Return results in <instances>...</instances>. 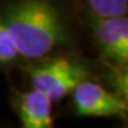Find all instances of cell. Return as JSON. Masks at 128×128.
Segmentation results:
<instances>
[{"label":"cell","mask_w":128,"mask_h":128,"mask_svg":"<svg viewBox=\"0 0 128 128\" xmlns=\"http://www.w3.org/2000/svg\"><path fill=\"white\" fill-rule=\"evenodd\" d=\"M102 65L87 52L70 51L24 64L19 70L26 88L45 94L54 104L65 101L84 81H97Z\"/></svg>","instance_id":"obj_2"},{"label":"cell","mask_w":128,"mask_h":128,"mask_svg":"<svg viewBox=\"0 0 128 128\" xmlns=\"http://www.w3.org/2000/svg\"><path fill=\"white\" fill-rule=\"evenodd\" d=\"M0 128H10V127H7V126H5V124H0Z\"/></svg>","instance_id":"obj_8"},{"label":"cell","mask_w":128,"mask_h":128,"mask_svg":"<svg viewBox=\"0 0 128 128\" xmlns=\"http://www.w3.org/2000/svg\"><path fill=\"white\" fill-rule=\"evenodd\" d=\"M0 19L25 64L58 54H92L76 0H0Z\"/></svg>","instance_id":"obj_1"},{"label":"cell","mask_w":128,"mask_h":128,"mask_svg":"<svg viewBox=\"0 0 128 128\" xmlns=\"http://www.w3.org/2000/svg\"><path fill=\"white\" fill-rule=\"evenodd\" d=\"M8 103L18 119L17 128H56L54 103L39 90L20 89L11 83Z\"/></svg>","instance_id":"obj_5"},{"label":"cell","mask_w":128,"mask_h":128,"mask_svg":"<svg viewBox=\"0 0 128 128\" xmlns=\"http://www.w3.org/2000/svg\"><path fill=\"white\" fill-rule=\"evenodd\" d=\"M65 115L74 119L107 118L127 122L128 100L116 95L97 81L80 83L66 97Z\"/></svg>","instance_id":"obj_4"},{"label":"cell","mask_w":128,"mask_h":128,"mask_svg":"<svg viewBox=\"0 0 128 128\" xmlns=\"http://www.w3.org/2000/svg\"><path fill=\"white\" fill-rule=\"evenodd\" d=\"M77 5L92 56L103 65L128 68V14L98 16Z\"/></svg>","instance_id":"obj_3"},{"label":"cell","mask_w":128,"mask_h":128,"mask_svg":"<svg viewBox=\"0 0 128 128\" xmlns=\"http://www.w3.org/2000/svg\"><path fill=\"white\" fill-rule=\"evenodd\" d=\"M84 8L98 16L128 14V0H76Z\"/></svg>","instance_id":"obj_7"},{"label":"cell","mask_w":128,"mask_h":128,"mask_svg":"<svg viewBox=\"0 0 128 128\" xmlns=\"http://www.w3.org/2000/svg\"><path fill=\"white\" fill-rule=\"evenodd\" d=\"M24 64L8 30L0 19V71L11 81L12 74L19 71Z\"/></svg>","instance_id":"obj_6"}]
</instances>
